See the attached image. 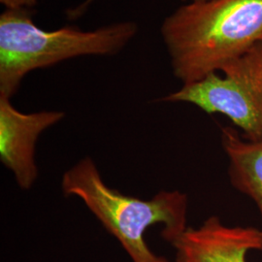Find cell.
Returning a JSON list of instances; mask_svg holds the SVG:
<instances>
[{"label":"cell","instance_id":"1","mask_svg":"<svg viewBox=\"0 0 262 262\" xmlns=\"http://www.w3.org/2000/svg\"><path fill=\"white\" fill-rule=\"evenodd\" d=\"M160 33L174 76L191 84L262 43V0L186 3L165 18Z\"/></svg>","mask_w":262,"mask_h":262},{"label":"cell","instance_id":"2","mask_svg":"<svg viewBox=\"0 0 262 262\" xmlns=\"http://www.w3.org/2000/svg\"><path fill=\"white\" fill-rule=\"evenodd\" d=\"M61 188L80 198L104 228L122 245L132 262H170L154 253L145 240L148 228L162 225V238L172 244L187 229V196L162 190L149 200L123 194L109 187L91 158L64 172Z\"/></svg>","mask_w":262,"mask_h":262},{"label":"cell","instance_id":"3","mask_svg":"<svg viewBox=\"0 0 262 262\" xmlns=\"http://www.w3.org/2000/svg\"><path fill=\"white\" fill-rule=\"evenodd\" d=\"M34 10L6 9L0 16V96L12 98L24 78L83 56H113L136 36L138 25L122 21L84 31L74 27L56 30L38 28Z\"/></svg>","mask_w":262,"mask_h":262},{"label":"cell","instance_id":"4","mask_svg":"<svg viewBox=\"0 0 262 262\" xmlns=\"http://www.w3.org/2000/svg\"><path fill=\"white\" fill-rule=\"evenodd\" d=\"M161 98L164 102L195 105L207 114H222L249 140H262V43L221 70Z\"/></svg>","mask_w":262,"mask_h":262},{"label":"cell","instance_id":"5","mask_svg":"<svg viewBox=\"0 0 262 262\" xmlns=\"http://www.w3.org/2000/svg\"><path fill=\"white\" fill-rule=\"evenodd\" d=\"M64 116L60 111L20 112L10 98L0 96V159L14 174L19 188L28 190L37 180L35 150L39 136Z\"/></svg>","mask_w":262,"mask_h":262},{"label":"cell","instance_id":"6","mask_svg":"<svg viewBox=\"0 0 262 262\" xmlns=\"http://www.w3.org/2000/svg\"><path fill=\"white\" fill-rule=\"evenodd\" d=\"M171 245L176 262H248L249 252L262 251V230L228 226L213 215L198 228L187 227Z\"/></svg>","mask_w":262,"mask_h":262},{"label":"cell","instance_id":"7","mask_svg":"<svg viewBox=\"0 0 262 262\" xmlns=\"http://www.w3.org/2000/svg\"><path fill=\"white\" fill-rule=\"evenodd\" d=\"M222 144L229 159L231 184L253 199L262 216V140L243 139L235 128L225 126Z\"/></svg>","mask_w":262,"mask_h":262},{"label":"cell","instance_id":"8","mask_svg":"<svg viewBox=\"0 0 262 262\" xmlns=\"http://www.w3.org/2000/svg\"><path fill=\"white\" fill-rule=\"evenodd\" d=\"M6 9L34 10L37 6V0H0Z\"/></svg>","mask_w":262,"mask_h":262},{"label":"cell","instance_id":"9","mask_svg":"<svg viewBox=\"0 0 262 262\" xmlns=\"http://www.w3.org/2000/svg\"><path fill=\"white\" fill-rule=\"evenodd\" d=\"M97 0H84L82 4L77 6L75 9L69 10L67 12V17L70 19H78L84 15V12L88 10V8Z\"/></svg>","mask_w":262,"mask_h":262},{"label":"cell","instance_id":"10","mask_svg":"<svg viewBox=\"0 0 262 262\" xmlns=\"http://www.w3.org/2000/svg\"><path fill=\"white\" fill-rule=\"evenodd\" d=\"M181 1H184L185 3H192V2H203L208 0H181Z\"/></svg>","mask_w":262,"mask_h":262}]
</instances>
